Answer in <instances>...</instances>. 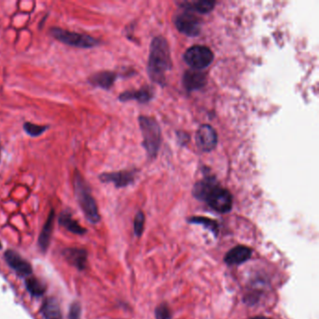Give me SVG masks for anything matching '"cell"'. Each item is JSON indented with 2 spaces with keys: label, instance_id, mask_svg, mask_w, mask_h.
<instances>
[{
  "label": "cell",
  "instance_id": "6da1fadb",
  "mask_svg": "<svg viewBox=\"0 0 319 319\" xmlns=\"http://www.w3.org/2000/svg\"><path fill=\"white\" fill-rule=\"evenodd\" d=\"M171 68L169 44L163 37H157L151 43L148 73L151 79L160 85L166 82V73Z\"/></svg>",
  "mask_w": 319,
  "mask_h": 319
},
{
  "label": "cell",
  "instance_id": "7a4b0ae2",
  "mask_svg": "<svg viewBox=\"0 0 319 319\" xmlns=\"http://www.w3.org/2000/svg\"><path fill=\"white\" fill-rule=\"evenodd\" d=\"M73 187L76 199L87 220L91 223H98L100 220V217L98 214V208L96 200L92 196L90 188L87 186L84 177L78 170H76L74 173Z\"/></svg>",
  "mask_w": 319,
  "mask_h": 319
},
{
  "label": "cell",
  "instance_id": "3957f363",
  "mask_svg": "<svg viewBox=\"0 0 319 319\" xmlns=\"http://www.w3.org/2000/svg\"><path fill=\"white\" fill-rule=\"evenodd\" d=\"M140 130L144 136V146L150 157H156L161 143V131L157 121L147 116L138 118Z\"/></svg>",
  "mask_w": 319,
  "mask_h": 319
},
{
  "label": "cell",
  "instance_id": "277c9868",
  "mask_svg": "<svg viewBox=\"0 0 319 319\" xmlns=\"http://www.w3.org/2000/svg\"><path fill=\"white\" fill-rule=\"evenodd\" d=\"M50 34L59 43H64L66 45L76 47V48H93L99 44V42L93 37L77 33V32L65 30L59 27L50 28Z\"/></svg>",
  "mask_w": 319,
  "mask_h": 319
},
{
  "label": "cell",
  "instance_id": "5b68a950",
  "mask_svg": "<svg viewBox=\"0 0 319 319\" xmlns=\"http://www.w3.org/2000/svg\"><path fill=\"white\" fill-rule=\"evenodd\" d=\"M203 201L211 207L212 210L220 212L227 214L231 211L233 199L229 190L217 185L212 187L207 195L205 196Z\"/></svg>",
  "mask_w": 319,
  "mask_h": 319
},
{
  "label": "cell",
  "instance_id": "8992f818",
  "mask_svg": "<svg viewBox=\"0 0 319 319\" xmlns=\"http://www.w3.org/2000/svg\"><path fill=\"white\" fill-rule=\"evenodd\" d=\"M184 59L193 68L201 69L211 64L214 60V54L208 47L196 45L187 50Z\"/></svg>",
  "mask_w": 319,
  "mask_h": 319
},
{
  "label": "cell",
  "instance_id": "52a82bcc",
  "mask_svg": "<svg viewBox=\"0 0 319 319\" xmlns=\"http://www.w3.org/2000/svg\"><path fill=\"white\" fill-rule=\"evenodd\" d=\"M174 24L177 29L187 36H198L200 32V20L190 12L177 15Z\"/></svg>",
  "mask_w": 319,
  "mask_h": 319
},
{
  "label": "cell",
  "instance_id": "ba28073f",
  "mask_svg": "<svg viewBox=\"0 0 319 319\" xmlns=\"http://www.w3.org/2000/svg\"><path fill=\"white\" fill-rule=\"evenodd\" d=\"M197 145L202 152H211L217 145L216 130L209 125H202L196 134Z\"/></svg>",
  "mask_w": 319,
  "mask_h": 319
},
{
  "label": "cell",
  "instance_id": "9c48e42d",
  "mask_svg": "<svg viewBox=\"0 0 319 319\" xmlns=\"http://www.w3.org/2000/svg\"><path fill=\"white\" fill-rule=\"evenodd\" d=\"M251 248L239 244L231 248L224 258V262L228 266H239L246 262L252 257Z\"/></svg>",
  "mask_w": 319,
  "mask_h": 319
},
{
  "label": "cell",
  "instance_id": "30bf717a",
  "mask_svg": "<svg viewBox=\"0 0 319 319\" xmlns=\"http://www.w3.org/2000/svg\"><path fill=\"white\" fill-rule=\"evenodd\" d=\"M5 260L8 265L21 276H28L32 273V267L19 254L8 250L5 253Z\"/></svg>",
  "mask_w": 319,
  "mask_h": 319
},
{
  "label": "cell",
  "instance_id": "8fae6325",
  "mask_svg": "<svg viewBox=\"0 0 319 319\" xmlns=\"http://www.w3.org/2000/svg\"><path fill=\"white\" fill-rule=\"evenodd\" d=\"M99 180L102 183H113L118 188L125 187L132 184L134 181V173L132 171H118L111 173H102L99 175Z\"/></svg>",
  "mask_w": 319,
  "mask_h": 319
},
{
  "label": "cell",
  "instance_id": "7c38bea8",
  "mask_svg": "<svg viewBox=\"0 0 319 319\" xmlns=\"http://www.w3.org/2000/svg\"><path fill=\"white\" fill-rule=\"evenodd\" d=\"M183 84L187 91L199 90L206 85V76L198 69H190L184 74Z\"/></svg>",
  "mask_w": 319,
  "mask_h": 319
},
{
  "label": "cell",
  "instance_id": "4fadbf2b",
  "mask_svg": "<svg viewBox=\"0 0 319 319\" xmlns=\"http://www.w3.org/2000/svg\"><path fill=\"white\" fill-rule=\"evenodd\" d=\"M116 77L117 75L113 72H100L90 76L88 79V82L90 85H94L96 87L109 89L114 85Z\"/></svg>",
  "mask_w": 319,
  "mask_h": 319
},
{
  "label": "cell",
  "instance_id": "5bb4252c",
  "mask_svg": "<svg viewBox=\"0 0 319 319\" xmlns=\"http://www.w3.org/2000/svg\"><path fill=\"white\" fill-rule=\"evenodd\" d=\"M65 259L79 270H84L86 267V252L79 248H67L64 251Z\"/></svg>",
  "mask_w": 319,
  "mask_h": 319
},
{
  "label": "cell",
  "instance_id": "9a60e30c",
  "mask_svg": "<svg viewBox=\"0 0 319 319\" xmlns=\"http://www.w3.org/2000/svg\"><path fill=\"white\" fill-rule=\"evenodd\" d=\"M54 211H51L46 222L43 226L41 235L39 237V246L43 252L47 251L49 245H50V241H51L52 234H53V229H54Z\"/></svg>",
  "mask_w": 319,
  "mask_h": 319
},
{
  "label": "cell",
  "instance_id": "2e32d148",
  "mask_svg": "<svg viewBox=\"0 0 319 319\" xmlns=\"http://www.w3.org/2000/svg\"><path fill=\"white\" fill-rule=\"evenodd\" d=\"M41 313L44 319H62L60 305L54 298H48L44 301Z\"/></svg>",
  "mask_w": 319,
  "mask_h": 319
},
{
  "label": "cell",
  "instance_id": "e0dca14e",
  "mask_svg": "<svg viewBox=\"0 0 319 319\" xmlns=\"http://www.w3.org/2000/svg\"><path fill=\"white\" fill-rule=\"evenodd\" d=\"M153 97L152 91L148 89H140L138 91H126L119 96V100L126 102L128 100H137L138 102L145 103L149 101Z\"/></svg>",
  "mask_w": 319,
  "mask_h": 319
},
{
  "label": "cell",
  "instance_id": "ac0fdd59",
  "mask_svg": "<svg viewBox=\"0 0 319 319\" xmlns=\"http://www.w3.org/2000/svg\"><path fill=\"white\" fill-rule=\"evenodd\" d=\"M59 224L74 234L83 235L85 232V228H83L76 220H74L69 212L64 211L61 214Z\"/></svg>",
  "mask_w": 319,
  "mask_h": 319
},
{
  "label": "cell",
  "instance_id": "d6986e66",
  "mask_svg": "<svg viewBox=\"0 0 319 319\" xmlns=\"http://www.w3.org/2000/svg\"><path fill=\"white\" fill-rule=\"evenodd\" d=\"M187 222L195 225H201L202 227H204V229L211 231L216 238L219 234V224L211 218L205 217H191L187 219Z\"/></svg>",
  "mask_w": 319,
  "mask_h": 319
},
{
  "label": "cell",
  "instance_id": "ffe728a7",
  "mask_svg": "<svg viewBox=\"0 0 319 319\" xmlns=\"http://www.w3.org/2000/svg\"><path fill=\"white\" fill-rule=\"evenodd\" d=\"M216 2L210 0H199L193 2H185L184 7L188 11L199 12V13H208L211 12L215 8Z\"/></svg>",
  "mask_w": 319,
  "mask_h": 319
},
{
  "label": "cell",
  "instance_id": "44dd1931",
  "mask_svg": "<svg viewBox=\"0 0 319 319\" xmlns=\"http://www.w3.org/2000/svg\"><path fill=\"white\" fill-rule=\"evenodd\" d=\"M25 287H26L27 291L30 293L31 295L34 296V297L43 296L45 293V290H46L45 286L35 277L28 278L25 281Z\"/></svg>",
  "mask_w": 319,
  "mask_h": 319
},
{
  "label": "cell",
  "instance_id": "7402d4cb",
  "mask_svg": "<svg viewBox=\"0 0 319 319\" xmlns=\"http://www.w3.org/2000/svg\"><path fill=\"white\" fill-rule=\"evenodd\" d=\"M23 127H24V131L31 137H39L48 129V127L38 126V125H35L33 123H29V122H25Z\"/></svg>",
  "mask_w": 319,
  "mask_h": 319
},
{
  "label": "cell",
  "instance_id": "603a6c76",
  "mask_svg": "<svg viewBox=\"0 0 319 319\" xmlns=\"http://www.w3.org/2000/svg\"><path fill=\"white\" fill-rule=\"evenodd\" d=\"M145 216L141 211H138L134 218V234L139 238L145 230Z\"/></svg>",
  "mask_w": 319,
  "mask_h": 319
},
{
  "label": "cell",
  "instance_id": "cb8c5ba5",
  "mask_svg": "<svg viewBox=\"0 0 319 319\" xmlns=\"http://www.w3.org/2000/svg\"><path fill=\"white\" fill-rule=\"evenodd\" d=\"M156 319H171V312L166 302L160 303L155 310Z\"/></svg>",
  "mask_w": 319,
  "mask_h": 319
},
{
  "label": "cell",
  "instance_id": "d4e9b609",
  "mask_svg": "<svg viewBox=\"0 0 319 319\" xmlns=\"http://www.w3.org/2000/svg\"><path fill=\"white\" fill-rule=\"evenodd\" d=\"M81 317V305L79 302H74L70 306L68 319H80Z\"/></svg>",
  "mask_w": 319,
  "mask_h": 319
},
{
  "label": "cell",
  "instance_id": "484cf974",
  "mask_svg": "<svg viewBox=\"0 0 319 319\" xmlns=\"http://www.w3.org/2000/svg\"><path fill=\"white\" fill-rule=\"evenodd\" d=\"M249 319H271L270 317H267V316H263V315H257V316H253V317H250Z\"/></svg>",
  "mask_w": 319,
  "mask_h": 319
},
{
  "label": "cell",
  "instance_id": "4316f807",
  "mask_svg": "<svg viewBox=\"0 0 319 319\" xmlns=\"http://www.w3.org/2000/svg\"><path fill=\"white\" fill-rule=\"evenodd\" d=\"M1 247H2V245H1V243H0V249H1Z\"/></svg>",
  "mask_w": 319,
  "mask_h": 319
}]
</instances>
